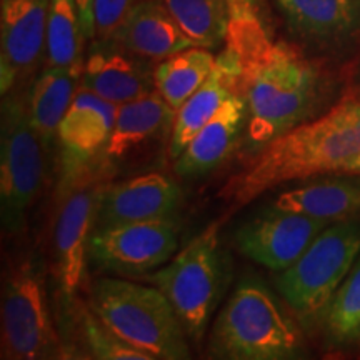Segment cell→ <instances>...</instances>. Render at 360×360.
Returning a JSON list of instances; mask_svg holds the SVG:
<instances>
[{
    "label": "cell",
    "mask_w": 360,
    "mask_h": 360,
    "mask_svg": "<svg viewBox=\"0 0 360 360\" xmlns=\"http://www.w3.org/2000/svg\"><path fill=\"white\" fill-rule=\"evenodd\" d=\"M245 127L247 103L238 90L174 160L175 174L195 179L212 172L231 157Z\"/></svg>",
    "instance_id": "e0dca14e"
},
{
    "label": "cell",
    "mask_w": 360,
    "mask_h": 360,
    "mask_svg": "<svg viewBox=\"0 0 360 360\" xmlns=\"http://www.w3.org/2000/svg\"><path fill=\"white\" fill-rule=\"evenodd\" d=\"M326 332L337 345L360 342V257L326 309Z\"/></svg>",
    "instance_id": "484cf974"
},
{
    "label": "cell",
    "mask_w": 360,
    "mask_h": 360,
    "mask_svg": "<svg viewBox=\"0 0 360 360\" xmlns=\"http://www.w3.org/2000/svg\"><path fill=\"white\" fill-rule=\"evenodd\" d=\"M143 277L167 297L188 339L200 344L229 282L219 224L207 227L164 267Z\"/></svg>",
    "instance_id": "5b68a950"
},
{
    "label": "cell",
    "mask_w": 360,
    "mask_h": 360,
    "mask_svg": "<svg viewBox=\"0 0 360 360\" xmlns=\"http://www.w3.org/2000/svg\"><path fill=\"white\" fill-rule=\"evenodd\" d=\"M272 207L302 214L328 224L350 220L360 214V175L327 177L281 193Z\"/></svg>",
    "instance_id": "ffe728a7"
},
{
    "label": "cell",
    "mask_w": 360,
    "mask_h": 360,
    "mask_svg": "<svg viewBox=\"0 0 360 360\" xmlns=\"http://www.w3.org/2000/svg\"><path fill=\"white\" fill-rule=\"evenodd\" d=\"M359 254L360 224L354 219L330 224L290 267L278 272V294L299 317L312 321L326 312Z\"/></svg>",
    "instance_id": "ba28073f"
},
{
    "label": "cell",
    "mask_w": 360,
    "mask_h": 360,
    "mask_svg": "<svg viewBox=\"0 0 360 360\" xmlns=\"http://www.w3.org/2000/svg\"><path fill=\"white\" fill-rule=\"evenodd\" d=\"M85 35L75 0H51L45 58L49 67L82 64Z\"/></svg>",
    "instance_id": "d4e9b609"
},
{
    "label": "cell",
    "mask_w": 360,
    "mask_h": 360,
    "mask_svg": "<svg viewBox=\"0 0 360 360\" xmlns=\"http://www.w3.org/2000/svg\"><path fill=\"white\" fill-rule=\"evenodd\" d=\"M79 7L80 22H82V30L85 40L96 39V22H94V8H96V0H75Z\"/></svg>",
    "instance_id": "f546056e"
},
{
    "label": "cell",
    "mask_w": 360,
    "mask_h": 360,
    "mask_svg": "<svg viewBox=\"0 0 360 360\" xmlns=\"http://www.w3.org/2000/svg\"><path fill=\"white\" fill-rule=\"evenodd\" d=\"M0 345L4 360L69 357L49 307L42 267L34 255L8 264L4 276Z\"/></svg>",
    "instance_id": "52a82bcc"
},
{
    "label": "cell",
    "mask_w": 360,
    "mask_h": 360,
    "mask_svg": "<svg viewBox=\"0 0 360 360\" xmlns=\"http://www.w3.org/2000/svg\"><path fill=\"white\" fill-rule=\"evenodd\" d=\"M102 186L87 182L70 191L58 210L53 232V264L62 294L74 297L82 285L89 260V240L96 225Z\"/></svg>",
    "instance_id": "5bb4252c"
},
{
    "label": "cell",
    "mask_w": 360,
    "mask_h": 360,
    "mask_svg": "<svg viewBox=\"0 0 360 360\" xmlns=\"http://www.w3.org/2000/svg\"><path fill=\"white\" fill-rule=\"evenodd\" d=\"M214 65L215 56L204 47H191L170 56L155 65L157 92L177 112L205 82Z\"/></svg>",
    "instance_id": "603a6c76"
},
{
    "label": "cell",
    "mask_w": 360,
    "mask_h": 360,
    "mask_svg": "<svg viewBox=\"0 0 360 360\" xmlns=\"http://www.w3.org/2000/svg\"><path fill=\"white\" fill-rule=\"evenodd\" d=\"M225 44L240 58L249 150L259 152L309 120L321 96L317 70L290 45L274 40L267 22H231Z\"/></svg>",
    "instance_id": "6da1fadb"
},
{
    "label": "cell",
    "mask_w": 360,
    "mask_h": 360,
    "mask_svg": "<svg viewBox=\"0 0 360 360\" xmlns=\"http://www.w3.org/2000/svg\"><path fill=\"white\" fill-rule=\"evenodd\" d=\"M175 112L159 92L117 107L114 129L103 148V155L109 160H122L134 150L148 142L159 141L172 134Z\"/></svg>",
    "instance_id": "d6986e66"
},
{
    "label": "cell",
    "mask_w": 360,
    "mask_h": 360,
    "mask_svg": "<svg viewBox=\"0 0 360 360\" xmlns=\"http://www.w3.org/2000/svg\"><path fill=\"white\" fill-rule=\"evenodd\" d=\"M110 39L154 62L195 47L180 29L164 0H141L135 4L115 27Z\"/></svg>",
    "instance_id": "2e32d148"
},
{
    "label": "cell",
    "mask_w": 360,
    "mask_h": 360,
    "mask_svg": "<svg viewBox=\"0 0 360 360\" xmlns=\"http://www.w3.org/2000/svg\"><path fill=\"white\" fill-rule=\"evenodd\" d=\"M89 307L114 334L143 350L152 360L192 357L186 328L155 285L101 277L90 285Z\"/></svg>",
    "instance_id": "3957f363"
},
{
    "label": "cell",
    "mask_w": 360,
    "mask_h": 360,
    "mask_svg": "<svg viewBox=\"0 0 360 360\" xmlns=\"http://www.w3.org/2000/svg\"><path fill=\"white\" fill-rule=\"evenodd\" d=\"M141 0H96L94 22H96V37H110L115 27L120 24L125 13Z\"/></svg>",
    "instance_id": "83f0119b"
},
{
    "label": "cell",
    "mask_w": 360,
    "mask_h": 360,
    "mask_svg": "<svg viewBox=\"0 0 360 360\" xmlns=\"http://www.w3.org/2000/svg\"><path fill=\"white\" fill-rule=\"evenodd\" d=\"M177 219L94 229L89 260L117 276H146L165 265L179 250Z\"/></svg>",
    "instance_id": "9c48e42d"
},
{
    "label": "cell",
    "mask_w": 360,
    "mask_h": 360,
    "mask_svg": "<svg viewBox=\"0 0 360 360\" xmlns=\"http://www.w3.org/2000/svg\"><path fill=\"white\" fill-rule=\"evenodd\" d=\"M229 8H231V22H267L262 0H229Z\"/></svg>",
    "instance_id": "f1b7e54d"
},
{
    "label": "cell",
    "mask_w": 360,
    "mask_h": 360,
    "mask_svg": "<svg viewBox=\"0 0 360 360\" xmlns=\"http://www.w3.org/2000/svg\"><path fill=\"white\" fill-rule=\"evenodd\" d=\"M357 101H360V79H359V87H357Z\"/></svg>",
    "instance_id": "1f68e13d"
},
{
    "label": "cell",
    "mask_w": 360,
    "mask_h": 360,
    "mask_svg": "<svg viewBox=\"0 0 360 360\" xmlns=\"http://www.w3.org/2000/svg\"><path fill=\"white\" fill-rule=\"evenodd\" d=\"M328 225L326 220L270 207L240 225L233 240L244 257L272 272H282L307 250Z\"/></svg>",
    "instance_id": "30bf717a"
},
{
    "label": "cell",
    "mask_w": 360,
    "mask_h": 360,
    "mask_svg": "<svg viewBox=\"0 0 360 360\" xmlns=\"http://www.w3.org/2000/svg\"><path fill=\"white\" fill-rule=\"evenodd\" d=\"M359 152L360 101L347 98L319 119L305 120L255 152L249 165L233 175L219 195L232 209H240L290 180L340 172Z\"/></svg>",
    "instance_id": "7a4b0ae2"
},
{
    "label": "cell",
    "mask_w": 360,
    "mask_h": 360,
    "mask_svg": "<svg viewBox=\"0 0 360 360\" xmlns=\"http://www.w3.org/2000/svg\"><path fill=\"white\" fill-rule=\"evenodd\" d=\"M45 150L29 112V92L2 96L0 109V217L4 232L17 236L44 186Z\"/></svg>",
    "instance_id": "8992f818"
},
{
    "label": "cell",
    "mask_w": 360,
    "mask_h": 360,
    "mask_svg": "<svg viewBox=\"0 0 360 360\" xmlns=\"http://www.w3.org/2000/svg\"><path fill=\"white\" fill-rule=\"evenodd\" d=\"M80 87L122 105L155 92L154 60L130 52L114 39H92Z\"/></svg>",
    "instance_id": "4fadbf2b"
},
{
    "label": "cell",
    "mask_w": 360,
    "mask_h": 360,
    "mask_svg": "<svg viewBox=\"0 0 360 360\" xmlns=\"http://www.w3.org/2000/svg\"><path fill=\"white\" fill-rule=\"evenodd\" d=\"M79 327L87 345L90 359L101 360H152L143 350L134 347L129 342L114 334L101 319L87 307L80 310Z\"/></svg>",
    "instance_id": "4316f807"
},
{
    "label": "cell",
    "mask_w": 360,
    "mask_h": 360,
    "mask_svg": "<svg viewBox=\"0 0 360 360\" xmlns=\"http://www.w3.org/2000/svg\"><path fill=\"white\" fill-rule=\"evenodd\" d=\"M339 174H352V175H360V152L355 157H352L347 164L342 167Z\"/></svg>",
    "instance_id": "4dcf8cb0"
},
{
    "label": "cell",
    "mask_w": 360,
    "mask_h": 360,
    "mask_svg": "<svg viewBox=\"0 0 360 360\" xmlns=\"http://www.w3.org/2000/svg\"><path fill=\"white\" fill-rule=\"evenodd\" d=\"M117 107L87 89L77 90L57 134V143L64 152L70 174H74L75 165L103 152L114 129Z\"/></svg>",
    "instance_id": "ac0fdd59"
},
{
    "label": "cell",
    "mask_w": 360,
    "mask_h": 360,
    "mask_svg": "<svg viewBox=\"0 0 360 360\" xmlns=\"http://www.w3.org/2000/svg\"><path fill=\"white\" fill-rule=\"evenodd\" d=\"M51 0H0V92L32 74L47 45Z\"/></svg>",
    "instance_id": "8fae6325"
},
{
    "label": "cell",
    "mask_w": 360,
    "mask_h": 360,
    "mask_svg": "<svg viewBox=\"0 0 360 360\" xmlns=\"http://www.w3.org/2000/svg\"><path fill=\"white\" fill-rule=\"evenodd\" d=\"M164 4L195 47L214 51L227 42L229 0H164Z\"/></svg>",
    "instance_id": "cb8c5ba5"
},
{
    "label": "cell",
    "mask_w": 360,
    "mask_h": 360,
    "mask_svg": "<svg viewBox=\"0 0 360 360\" xmlns=\"http://www.w3.org/2000/svg\"><path fill=\"white\" fill-rule=\"evenodd\" d=\"M84 62L74 67L45 65L34 80L29 92V112L45 150L52 148L57 142L62 119L82 82Z\"/></svg>",
    "instance_id": "7402d4cb"
},
{
    "label": "cell",
    "mask_w": 360,
    "mask_h": 360,
    "mask_svg": "<svg viewBox=\"0 0 360 360\" xmlns=\"http://www.w3.org/2000/svg\"><path fill=\"white\" fill-rule=\"evenodd\" d=\"M290 30L310 42L332 44L360 27V0H276Z\"/></svg>",
    "instance_id": "44dd1931"
},
{
    "label": "cell",
    "mask_w": 360,
    "mask_h": 360,
    "mask_svg": "<svg viewBox=\"0 0 360 360\" xmlns=\"http://www.w3.org/2000/svg\"><path fill=\"white\" fill-rule=\"evenodd\" d=\"M180 202L179 184L164 174H143L102 186L94 229L175 219Z\"/></svg>",
    "instance_id": "7c38bea8"
},
{
    "label": "cell",
    "mask_w": 360,
    "mask_h": 360,
    "mask_svg": "<svg viewBox=\"0 0 360 360\" xmlns=\"http://www.w3.org/2000/svg\"><path fill=\"white\" fill-rule=\"evenodd\" d=\"M240 74V58L231 45L225 44L224 51L215 57V65L209 77L175 114L167 148L170 159H177L200 129L217 114L227 98L238 92Z\"/></svg>",
    "instance_id": "9a60e30c"
},
{
    "label": "cell",
    "mask_w": 360,
    "mask_h": 360,
    "mask_svg": "<svg viewBox=\"0 0 360 360\" xmlns=\"http://www.w3.org/2000/svg\"><path fill=\"white\" fill-rule=\"evenodd\" d=\"M209 352L225 360H287L302 355V335L262 282L238 283L215 319Z\"/></svg>",
    "instance_id": "277c9868"
}]
</instances>
